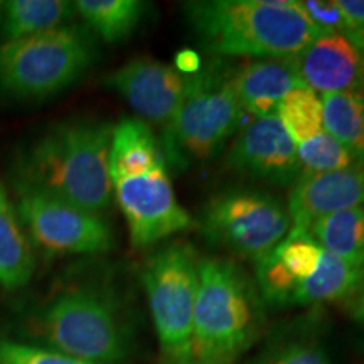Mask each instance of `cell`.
<instances>
[{
  "mask_svg": "<svg viewBox=\"0 0 364 364\" xmlns=\"http://www.w3.org/2000/svg\"><path fill=\"white\" fill-rule=\"evenodd\" d=\"M113 127L76 118L44 130L14 159L12 188L43 193L105 216L113 201Z\"/></svg>",
  "mask_w": 364,
  "mask_h": 364,
  "instance_id": "obj_1",
  "label": "cell"
},
{
  "mask_svg": "<svg viewBox=\"0 0 364 364\" xmlns=\"http://www.w3.org/2000/svg\"><path fill=\"white\" fill-rule=\"evenodd\" d=\"M182 11L201 48L216 56L297 58L322 36L299 0H201Z\"/></svg>",
  "mask_w": 364,
  "mask_h": 364,
  "instance_id": "obj_2",
  "label": "cell"
},
{
  "mask_svg": "<svg viewBox=\"0 0 364 364\" xmlns=\"http://www.w3.org/2000/svg\"><path fill=\"white\" fill-rule=\"evenodd\" d=\"M43 348L97 364H117L130 351V331L115 294L98 284H75L26 317Z\"/></svg>",
  "mask_w": 364,
  "mask_h": 364,
  "instance_id": "obj_3",
  "label": "cell"
},
{
  "mask_svg": "<svg viewBox=\"0 0 364 364\" xmlns=\"http://www.w3.org/2000/svg\"><path fill=\"white\" fill-rule=\"evenodd\" d=\"M260 326V304L243 270L225 258L199 260V285L193 316V359L230 364Z\"/></svg>",
  "mask_w": 364,
  "mask_h": 364,
  "instance_id": "obj_4",
  "label": "cell"
},
{
  "mask_svg": "<svg viewBox=\"0 0 364 364\" xmlns=\"http://www.w3.org/2000/svg\"><path fill=\"white\" fill-rule=\"evenodd\" d=\"M233 71L215 59L188 76V90L161 142L167 166L182 169L191 161H209L238 132L245 112L236 97Z\"/></svg>",
  "mask_w": 364,
  "mask_h": 364,
  "instance_id": "obj_5",
  "label": "cell"
},
{
  "mask_svg": "<svg viewBox=\"0 0 364 364\" xmlns=\"http://www.w3.org/2000/svg\"><path fill=\"white\" fill-rule=\"evenodd\" d=\"M97 44L85 26L70 24L0 44V93L46 100L78 83L97 63Z\"/></svg>",
  "mask_w": 364,
  "mask_h": 364,
  "instance_id": "obj_6",
  "label": "cell"
},
{
  "mask_svg": "<svg viewBox=\"0 0 364 364\" xmlns=\"http://www.w3.org/2000/svg\"><path fill=\"white\" fill-rule=\"evenodd\" d=\"M140 279L162 353L172 363L193 359V316L199 285V258L186 243L149 255Z\"/></svg>",
  "mask_w": 364,
  "mask_h": 364,
  "instance_id": "obj_7",
  "label": "cell"
},
{
  "mask_svg": "<svg viewBox=\"0 0 364 364\" xmlns=\"http://www.w3.org/2000/svg\"><path fill=\"white\" fill-rule=\"evenodd\" d=\"M290 230L292 221L284 204L258 191H226L201 213V231L209 243L252 260L275 250Z\"/></svg>",
  "mask_w": 364,
  "mask_h": 364,
  "instance_id": "obj_8",
  "label": "cell"
},
{
  "mask_svg": "<svg viewBox=\"0 0 364 364\" xmlns=\"http://www.w3.org/2000/svg\"><path fill=\"white\" fill-rule=\"evenodd\" d=\"M16 209L36 255L46 258L112 252L115 235L102 215L43 193L12 188Z\"/></svg>",
  "mask_w": 364,
  "mask_h": 364,
  "instance_id": "obj_9",
  "label": "cell"
},
{
  "mask_svg": "<svg viewBox=\"0 0 364 364\" xmlns=\"http://www.w3.org/2000/svg\"><path fill=\"white\" fill-rule=\"evenodd\" d=\"M112 177L115 199L134 248H149L176 233L191 230L194 220L177 201L169 166Z\"/></svg>",
  "mask_w": 364,
  "mask_h": 364,
  "instance_id": "obj_10",
  "label": "cell"
},
{
  "mask_svg": "<svg viewBox=\"0 0 364 364\" xmlns=\"http://www.w3.org/2000/svg\"><path fill=\"white\" fill-rule=\"evenodd\" d=\"M103 86L129 103L136 118L166 130L174 120L188 90V76L152 58H135L108 73Z\"/></svg>",
  "mask_w": 364,
  "mask_h": 364,
  "instance_id": "obj_11",
  "label": "cell"
},
{
  "mask_svg": "<svg viewBox=\"0 0 364 364\" xmlns=\"http://www.w3.org/2000/svg\"><path fill=\"white\" fill-rule=\"evenodd\" d=\"M228 166L280 188L294 186L302 174L297 144L277 117L253 118L245 125L228 152Z\"/></svg>",
  "mask_w": 364,
  "mask_h": 364,
  "instance_id": "obj_12",
  "label": "cell"
},
{
  "mask_svg": "<svg viewBox=\"0 0 364 364\" xmlns=\"http://www.w3.org/2000/svg\"><path fill=\"white\" fill-rule=\"evenodd\" d=\"M364 204V166L348 169L300 174L289 196L292 228L311 231L322 218Z\"/></svg>",
  "mask_w": 364,
  "mask_h": 364,
  "instance_id": "obj_13",
  "label": "cell"
},
{
  "mask_svg": "<svg viewBox=\"0 0 364 364\" xmlns=\"http://www.w3.org/2000/svg\"><path fill=\"white\" fill-rule=\"evenodd\" d=\"M307 88L326 93L364 91V51L344 34H322L297 56Z\"/></svg>",
  "mask_w": 364,
  "mask_h": 364,
  "instance_id": "obj_14",
  "label": "cell"
},
{
  "mask_svg": "<svg viewBox=\"0 0 364 364\" xmlns=\"http://www.w3.org/2000/svg\"><path fill=\"white\" fill-rule=\"evenodd\" d=\"M233 85L243 112L255 118L277 117L287 93L306 88L297 58H257L235 68Z\"/></svg>",
  "mask_w": 364,
  "mask_h": 364,
  "instance_id": "obj_15",
  "label": "cell"
},
{
  "mask_svg": "<svg viewBox=\"0 0 364 364\" xmlns=\"http://www.w3.org/2000/svg\"><path fill=\"white\" fill-rule=\"evenodd\" d=\"M36 252L16 204L0 182V289L16 292L33 280Z\"/></svg>",
  "mask_w": 364,
  "mask_h": 364,
  "instance_id": "obj_16",
  "label": "cell"
},
{
  "mask_svg": "<svg viewBox=\"0 0 364 364\" xmlns=\"http://www.w3.org/2000/svg\"><path fill=\"white\" fill-rule=\"evenodd\" d=\"M364 284V260L344 258L322 250L321 262L294 295L295 306L349 300Z\"/></svg>",
  "mask_w": 364,
  "mask_h": 364,
  "instance_id": "obj_17",
  "label": "cell"
},
{
  "mask_svg": "<svg viewBox=\"0 0 364 364\" xmlns=\"http://www.w3.org/2000/svg\"><path fill=\"white\" fill-rule=\"evenodd\" d=\"M75 2L66 0H9L0 11L2 43L38 36L73 24Z\"/></svg>",
  "mask_w": 364,
  "mask_h": 364,
  "instance_id": "obj_18",
  "label": "cell"
},
{
  "mask_svg": "<svg viewBox=\"0 0 364 364\" xmlns=\"http://www.w3.org/2000/svg\"><path fill=\"white\" fill-rule=\"evenodd\" d=\"M75 9L90 33L105 43H120L130 38L142 22L147 4L139 0H78Z\"/></svg>",
  "mask_w": 364,
  "mask_h": 364,
  "instance_id": "obj_19",
  "label": "cell"
},
{
  "mask_svg": "<svg viewBox=\"0 0 364 364\" xmlns=\"http://www.w3.org/2000/svg\"><path fill=\"white\" fill-rule=\"evenodd\" d=\"M322 125L364 166V91H341L321 97Z\"/></svg>",
  "mask_w": 364,
  "mask_h": 364,
  "instance_id": "obj_20",
  "label": "cell"
},
{
  "mask_svg": "<svg viewBox=\"0 0 364 364\" xmlns=\"http://www.w3.org/2000/svg\"><path fill=\"white\" fill-rule=\"evenodd\" d=\"M309 233L326 252L364 260V204L322 218Z\"/></svg>",
  "mask_w": 364,
  "mask_h": 364,
  "instance_id": "obj_21",
  "label": "cell"
},
{
  "mask_svg": "<svg viewBox=\"0 0 364 364\" xmlns=\"http://www.w3.org/2000/svg\"><path fill=\"white\" fill-rule=\"evenodd\" d=\"M277 118L295 144L306 142L324 130L321 97L307 86L285 95L277 108Z\"/></svg>",
  "mask_w": 364,
  "mask_h": 364,
  "instance_id": "obj_22",
  "label": "cell"
},
{
  "mask_svg": "<svg viewBox=\"0 0 364 364\" xmlns=\"http://www.w3.org/2000/svg\"><path fill=\"white\" fill-rule=\"evenodd\" d=\"M297 157L302 174L341 171L358 164L353 154L326 130L318 132L306 142L297 144Z\"/></svg>",
  "mask_w": 364,
  "mask_h": 364,
  "instance_id": "obj_23",
  "label": "cell"
},
{
  "mask_svg": "<svg viewBox=\"0 0 364 364\" xmlns=\"http://www.w3.org/2000/svg\"><path fill=\"white\" fill-rule=\"evenodd\" d=\"M273 252L290 272V275L299 282L307 280L316 272L322 257L321 245L312 238L311 233L299 228H292Z\"/></svg>",
  "mask_w": 364,
  "mask_h": 364,
  "instance_id": "obj_24",
  "label": "cell"
},
{
  "mask_svg": "<svg viewBox=\"0 0 364 364\" xmlns=\"http://www.w3.org/2000/svg\"><path fill=\"white\" fill-rule=\"evenodd\" d=\"M255 272H257L258 289L267 302L275 304V306L294 304L295 290L300 282L290 275V272L287 270L273 250L255 260Z\"/></svg>",
  "mask_w": 364,
  "mask_h": 364,
  "instance_id": "obj_25",
  "label": "cell"
},
{
  "mask_svg": "<svg viewBox=\"0 0 364 364\" xmlns=\"http://www.w3.org/2000/svg\"><path fill=\"white\" fill-rule=\"evenodd\" d=\"M0 364H97L53 351L39 344L0 339Z\"/></svg>",
  "mask_w": 364,
  "mask_h": 364,
  "instance_id": "obj_26",
  "label": "cell"
},
{
  "mask_svg": "<svg viewBox=\"0 0 364 364\" xmlns=\"http://www.w3.org/2000/svg\"><path fill=\"white\" fill-rule=\"evenodd\" d=\"M258 364H331L321 346L312 341H292L272 349Z\"/></svg>",
  "mask_w": 364,
  "mask_h": 364,
  "instance_id": "obj_27",
  "label": "cell"
},
{
  "mask_svg": "<svg viewBox=\"0 0 364 364\" xmlns=\"http://www.w3.org/2000/svg\"><path fill=\"white\" fill-rule=\"evenodd\" d=\"M302 12L322 34L338 33L348 38V21L336 0H306L299 2Z\"/></svg>",
  "mask_w": 364,
  "mask_h": 364,
  "instance_id": "obj_28",
  "label": "cell"
},
{
  "mask_svg": "<svg viewBox=\"0 0 364 364\" xmlns=\"http://www.w3.org/2000/svg\"><path fill=\"white\" fill-rule=\"evenodd\" d=\"M346 21H348V38L364 51V0H336Z\"/></svg>",
  "mask_w": 364,
  "mask_h": 364,
  "instance_id": "obj_29",
  "label": "cell"
},
{
  "mask_svg": "<svg viewBox=\"0 0 364 364\" xmlns=\"http://www.w3.org/2000/svg\"><path fill=\"white\" fill-rule=\"evenodd\" d=\"M177 71L184 76H193L203 68L201 56L194 49H181L174 56V65Z\"/></svg>",
  "mask_w": 364,
  "mask_h": 364,
  "instance_id": "obj_30",
  "label": "cell"
},
{
  "mask_svg": "<svg viewBox=\"0 0 364 364\" xmlns=\"http://www.w3.org/2000/svg\"><path fill=\"white\" fill-rule=\"evenodd\" d=\"M348 304H349V311H351L353 317L356 318L358 322L364 324V284L359 287L358 292L348 300Z\"/></svg>",
  "mask_w": 364,
  "mask_h": 364,
  "instance_id": "obj_31",
  "label": "cell"
},
{
  "mask_svg": "<svg viewBox=\"0 0 364 364\" xmlns=\"http://www.w3.org/2000/svg\"><path fill=\"white\" fill-rule=\"evenodd\" d=\"M172 364H206V363H201V361H198V359H188V361H181V363H172Z\"/></svg>",
  "mask_w": 364,
  "mask_h": 364,
  "instance_id": "obj_32",
  "label": "cell"
},
{
  "mask_svg": "<svg viewBox=\"0 0 364 364\" xmlns=\"http://www.w3.org/2000/svg\"><path fill=\"white\" fill-rule=\"evenodd\" d=\"M0 11H2V2H0Z\"/></svg>",
  "mask_w": 364,
  "mask_h": 364,
  "instance_id": "obj_33",
  "label": "cell"
}]
</instances>
